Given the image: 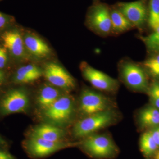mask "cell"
<instances>
[{"label": "cell", "instance_id": "cell-2", "mask_svg": "<svg viewBox=\"0 0 159 159\" xmlns=\"http://www.w3.org/2000/svg\"><path fill=\"white\" fill-rule=\"evenodd\" d=\"M120 75L125 84L137 91H148L147 74L141 64L129 60H123L119 63Z\"/></svg>", "mask_w": 159, "mask_h": 159}, {"label": "cell", "instance_id": "cell-30", "mask_svg": "<svg viewBox=\"0 0 159 159\" xmlns=\"http://www.w3.org/2000/svg\"><path fill=\"white\" fill-rule=\"evenodd\" d=\"M154 159H159V150L157 152Z\"/></svg>", "mask_w": 159, "mask_h": 159}, {"label": "cell", "instance_id": "cell-25", "mask_svg": "<svg viewBox=\"0 0 159 159\" xmlns=\"http://www.w3.org/2000/svg\"><path fill=\"white\" fill-rule=\"evenodd\" d=\"M150 132L154 140L157 145L159 146V126L155 128L153 130L150 131Z\"/></svg>", "mask_w": 159, "mask_h": 159}, {"label": "cell", "instance_id": "cell-28", "mask_svg": "<svg viewBox=\"0 0 159 159\" xmlns=\"http://www.w3.org/2000/svg\"><path fill=\"white\" fill-rule=\"evenodd\" d=\"M4 79V74L2 71L0 70V84L2 83Z\"/></svg>", "mask_w": 159, "mask_h": 159}, {"label": "cell", "instance_id": "cell-1", "mask_svg": "<svg viewBox=\"0 0 159 159\" xmlns=\"http://www.w3.org/2000/svg\"><path fill=\"white\" fill-rule=\"evenodd\" d=\"M116 119V113L113 109L87 116L74 125L73 134L77 138L89 136L113 124Z\"/></svg>", "mask_w": 159, "mask_h": 159}, {"label": "cell", "instance_id": "cell-18", "mask_svg": "<svg viewBox=\"0 0 159 159\" xmlns=\"http://www.w3.org/2000/svg\"><path fill=\"white\" fill-rule=\"evenodd\" d=\"M139 122L144 127L157 126L159 125V110L153 107H146L140 112Z\"/></svg>", "mask_w": 159, "mask_h": 159}, {"label": "cell", "instance_id": "cell-22", "mask_svg": "<svg viewBox=\"0 0 159 159\" xmlns=\"http://www.w3.org/2000/svg\"><path fill=\"white\" fill-rule=\"evenodd\" d=\"M148 27L152 31L159 25V0H149L148 5Z\"/></svg>", "mask_w": 159, "mask_h": 159}, {"label": "cell", "instance_id": "cell-27", "mask_svg": "<svg viewBox=\"0 0 159 159\" xmlns=\"http://www.w3.org/2000/svg\"><path fill=\"white\" fill-rule=\"evenodd\" d=\"M0 159H16L11 153L5 151L0 150Z\"/></svg>", "mask_w": 159, "mask_h": 159}, {"label": "cell", "instance_id": "cell-19", "mask_svg": "<svg viewBox=\"0 0 159 159\" xmlns=\"http://www.w3.org/2000/svg\"><path fill=\"white\" fill-rule=\"evenodd\" d=\"M141 64L147 75L155 80H159V52L149 53L148 57Z\"/></svg>", "mask_w": 159, "mask_h": 159}, {"label": "cell", "instance_id": "cell-23", "mask_svg": "<svg viewBox=\"0 0 159 159\" xmlns=\"http://www.w3.org/2000/svg\"><path fill=\"white\" fill-rule=\"evenodd\" d=\"M148 92L152 103L159 109V80H155L148 87Z\"/></svg>", "mask_w": 159, "mask_h": 159}, {"label": "cell", "instance_id": "cell-29", "mask_svg": "<svg viewBox=\"0 0 159 159\" xmlns=\"http://www.w3.org/2000/svg\"><path fill=\"white\" fill-rule=\"evenodd\" d=\"M6 144V142L3 140L2 138L0 136V145H3Z\"/></svg>", "mask_w": 159, "mask_h": 159}, {"label": "cell", "instance_id": "cell-21", "mask_svg": "<svg viewBox=\"0 0 159 159\" xmlns=\"http://www.w3.org/2000/svg\"><path fill=\"white\" fill-rule=\"evenodd\" d=\"M140 148L146 156H149L156 151L159 146L152 138L150 131L143 134L140 139Z\"/></svg>", "mask_w": 159, "mask_h": 159}, {"label": "cell", "instance_id": "cell-10", "mask_svg": "<svg viewBox=\"0 0 159 159\" xmlns=\"http://www.w3.org/2000/svg\"><path fill=\"white\" fill-rule=\"evenodd\" d=\"M43 74L46 79L54 86L72 89L76 85L73 77L58 64L50 62L46 65Z\"/></svg>", "mask_w": 159, "mask_h": 159}, {"label": "cell", "instance_id": "cell-3", "mask_svg": "<svg viewBox=\"0 0 159 159\" xmlns=\"http://www.w3.org/2000/svg\"><path fill=\"white\" fill-rule=\"evenodd\" d=\"M80 145L87 153L96 158L112 157L118 151L112 140L106 135H91L87 137Z\"/></svg>", "mask_w": 159, "mask_h": 159}, {"label": "cell", "instance_id": "cell-8", "mask_svg": "<svg viewBox=\"0 0 159 159\" xmlns=\"http://www.w3.org/2000/svg\"><path fill=\"white\" fill-rule=\"evenodd\" d=\"M80 67L84 77L95 88L109 93L116 92L118 89L119 84L117 80L94 68L87 63L82 62Z\"/></svg>", "mask_w": 159, "mask_h": 159}, {"label": "cell", "instance_id": "cell-15", "mask_svg": "<svg viewBox=\"0 0 159 159\" xmlns=\"http://www.w3.org/2000/svg\"><path fill=\"white\" fill-rule=\"evenodd\" d=\"M42 74L41 70L37 66L27 65L17 70L14 76V80L17 83H29L39 79Z\"/></svg>", "mask_w": 159, "mask_h": 159}, {"label": "cell", "instance_id": "cell-31", "mask_svg": "<svg viewBox=\"0 0 159 159\" xmlns=\"http://www.w3.org/2000/svg\"><path fill=\"white\" fill-rule=\"evenodd\" d=\"M0 1H1V0H0Z\"/></svg>", "mask_w": 159, "mask_h": 159}, {"label": "cell", "instance_id": "cell-20", "mask_svg": "<svg viewBox=\"0 0 159 159\" xmlns=\"http://www.w3.org/2000/svg\"><path fill=\"white\" fill-rule=\"evenodd\" d=\"M140 39L145 44L148 54L159 52V25L150 34L141 36Z\"/></svg>", "mask_w": 159, "mask_h": 159}, {"label": "cell", "instance_id": "cell-11", "mask_svg": "<svg viewBox=\"0 0 159 159\" xmlns=\"http://www.w3.org/2000/svg\"><path fill=\"white\" fill-rule=\"evenodd\" d=\"M29 97L25 91L14 89L9 91L1 102V111L4 115L20 113L27 109Z\"/></svg>", "mask_w": 159, "mask_h": 159}, {"label": "cell", "instance_id": "cell-9", "mask_svg": "<svg viewBox=\"0 0 159 159\" xmlns=\"http://www.w3.org/2000/svg\"><path fill=\"white\" fill-rule=\"evenodd\" d=\"M44 111L46 118L51 122L60 124L66 123L70 120L74 114V102L69 96H61Z\"/></svg>", "mask_w": 159, "mask_h": 159}, {"label": "cell", "instance_id": "cell-16", "mask_svg": "<svg viewBox=\"0 0 159 159\" xmlns=\"http://www.w3.org/2000/svg\"><path fill=\"white\" fill-rule=\"evenodd\" d=\"M111 33L119 34L134 28L132 24L116 8L110 9Z\"/></svg>", "mask_w": 159, "mask_h": 159}, {"label": "cell", "instance_id": "cell-17", "mask_svg": "<svg viewBox=\"0 0 159 159\" xmlns=\"http://www.w3.org/2000/svg\"><path fill=\"white\" fill-rule=\"evenodd\" d=\"M60 96V93L57 89L50 85H45L41 89L37 98V102L44 111L51 107Z\"/></svg>", "mask_w": 159, "mask_h": 159}, {"label": "cell", "instance_id": "cell-4", "mask_svg": "<svg viewBox=\"0 0 159 159\" xmlns=\"http://www.w3.org/2000/svg\"><path fill=\"white\" fill-rule=\"evenodd\" d=\"M89 28L97 34L107 36L111 33L110 9L106 4H96L89 9L87 16Z\"/></svg>", "mask_w": 159, "mask_h": 159}, {"label": "cell", "instance_id": "cell-7", "mask_svg": "<svg viewBox=\"0 0 159 159\" xmlns=\"http://www.w3.org/2000/svg\"><path fill=\"white\" fill-rule=\"evenodd\" d=\"M146 0L119 3L117 9L124 15L134 28L142 30L148 24V6Z\"/></svg>", "mask_w": 159, "mask_h": 159}, {"label": "cell", "instance_id": "cell-12", "mask_svg": "<svg viewBox=\"0 0 159 159\" xmlns=\"http://www.w3.org/2000/svg\"><path fill=\"white\" fill-rule=\"evenodd\" d=\"M4 48L17 58L24 57L25 54V43L20 33L17 30L6 31L2 36Z\"/></svg>", "mask_w": 159, "mask_h": 159}, {"label": "cell", "instance_id": "cell-5", "mask_svg": "<svg viewBox=\"0 0 159 159\" xmlns=\"http://www.w3.org/2000/svg\"><path fill=\"white\" fill-rule=\"evenodd\" d=\"M80 143L47 141L31 137L26 142L25 148L29 155L35 158L44 157L64 148L80 145Z\"/></svg>", "mask_w": 159, "mask_h": 159}, {"label": "cell", "instance_id": "cell-26", "mask_svg": "<svg viewBox=\"0 0 159 159\" xmlns=\"http://www.w3.org/2000/svg\"><path fill=\"white\" fill-rule=\"evenodd\" d=\"M9 17L0 12V29L3 28L8 23Z\"/></svg>", "mask_w": 159, "mask_h": 159}, {"label": "cell", "instance_id": "cell-6", "mask_svg": "<svg viewBox=\"0 0 159 159\" xmlns=\"http://www.w3.org/2000/svg\"><path fill=\"white\" fill-rule=\"evenodd\" d=\"M112 106L109 98L90 89H84L80 94V111L86 116L113 109Z\"/></svg>", "mask_w": 159, "mask_h": 159}, {"label": "cell", "instance_id": "cell-13", "mask_svg": "<svg viewBox=\"0 0 159 159\" xmlns=\"http://www.w3.org/2000/svg\"><path fill=\"white\" fill-rule=\"evenodd\" d=\"M25 48L35 57L44 58L51 53V50L44 41L36 35L26 34L24 39Z\"/></svg>", "mask_w": 159, "mask_h": 159}, {"label": "cell", "instance_id": "cell-14", "mask_svg": "<svg viewBox=\"0 0 159 159\" xmlns=\"http://www.w3.org/2000/svg\"><path fill=\"white\" fill-rule=\"evenodd\" d=\"M64 131L61 129L49 124H42L34 128L31 137H36L51 142H62Z\"/></svg>", "mask_w": 159, "mask_h": 159}, {"label": "cell", "instance_id": "cell-24", "mask_svg": "<svg viewBox=\"0 0 159 159\" xmlns=\"http://www.w3.org/2000/svg\"><path fill=\"white\" fill-rule=\"evenodd\" d=\"M7 51L5 48L0 47V69H2L7 63Z\"/></svg>", "mask_w": 159, "mask_h": 159}]
</instances>
